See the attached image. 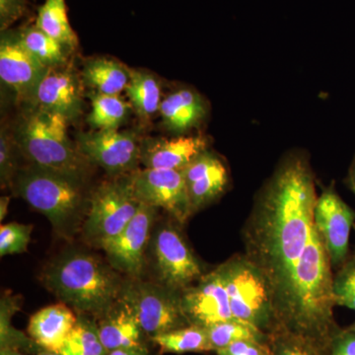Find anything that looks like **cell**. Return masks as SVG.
<instances>
[{
    "mask_svg": "<svg viewBox=\"0 0 355 355\" xmlns=\"http://www.w3.org/2000/svg\"><path fill=\"white\" fill-rule=\"evenodd\" d=\"M205 150L207 141L202 137L147 139L140 144V163L149 169L183 170Z\"/></svg>",
    "mask_w": 355,
    "mask_h": 355,
    "instance_id": "obj_17",
    "label": "cell"
},
{
    "mask_svg": "<svg viewBox=\"0 0 355 355\" xmlns=\"http://www.w3.org/2000/svg\"><path fill=\"white\" fill-rule=\"evenodd\" d=\"M78 319L64 347L62 355H106L108 354L100 338L97 320L87 315H77Z\"/></svg>",
    "mask_w": 355,
    "mask_h": 355,
    "instance_id": "obj_27",
    "label": "cell"
},
{
    "mask_svg": "<svg viewBox=\"0 0 355 355\" xmlns=\"http://www.w3.org/2000/svg\"><path fill=\"white\" fill-rule=\"evenodd\" d=\"M36 26L69 51H76L78 46V38L67 16L65 0H46L39 8Z\"/></svg>",
    "mask_w": 355,
    "mask_h": 355,
    "instance_id": "obj_23",
    "label": "cell"
},
{
    "mask_svg": "<svg viewBox=\"0 0 355 355\" xmlns=\"http://www.w3.org/2000/svg\"><path fill=\"white\" fill-rule=\"evenodd\" d=\"M151 342L158 345L161 354L212 352L207 329L193 324L154 336Z\"/></svg>",
    "mask_w": 355,
    "mask_h": 355,
    "instance_id": "obj_25",
    "label": "cell"
},
{
    "mask_svg": "<svg viewBox=\"0 0 355 355\" xmlns=\"http://www.w3.org/2000/svg\"><path fill=\"white\" fill-rule=\"evenodd\" d=\"M48 67L33 57L17 33L2 32L0 42V77L21 101L31 102Z\"/></svg>",
    "mask_w": 355,
    "mask_h": 355,
    "instance_id": "obj_14",
    "label": "cell"
},
{
    "mask_svg": "<svg viewBox=\"0 0 355 355\" xmlns=\"http://www.w3.org/2000/svg\"><path fill=\"white\" fill-rule=\"evenodd\" d=\"M83 80L93 92L119 95L130 81V69L111 58H91L83 65Z\"/></svg>",
    "mask_w": 355,
    "mask_h": 355,
    "instance_id": "obj_21",
    "label": "cell"
},
{
    "mask_svg": "<svg viewBox=\"0 0 355 355\" xmlns=\"http://www.w3.org/2000/svg\"><path fill=\"white\" fill-rule=\"evenodd\" d=\"M336 305L355 311V259L343 266L333 280Z\"/></svg>",
    "mask_w": 355,
    "mask_h": 355,
    "instance_id": "obj_33",
    "label": "cell"
},
{
    "mask_svg": "<svg viewBox=\"0 0 355 355\" xmlns=\"http://www.w3.org/2000/svg\"><path fill=\"white\" fill-rule=\"evenodd\" d=\"M120 299L132 311L150 340L154 336L190 326L182 306V291L158 282L128 277Z\"/></svg>",
    "mask_w": 355,
    "mask_h": 355,
    "instance_id": "obj_7",
    "label": "cell"
},
{
    "mask_svg": "<svg viewBox=\"0 0 355 355\" xmlns=\"http://www.w3.org/2000/svg\"><path fill=\"white\" fill-rule=\"evenodd\" d=\"M36 355H62L60 352H53V350L40 349Z\"/></svg>",
    "mask_w": 355,
    "mask_h": 355,
    "instance_id": "obj_40",
    "label": "cell"
},
{
    "mask_svg": "<svg viewBox=\"0 0 355 355\" xmlns=\"http://www.w3.org/2000/svg\"><path fill=\"white\" fill-rule=\"evenodd\" d=\"M98 330L107 352L133 349L149 354L146 338L132 311L119 298L100 319Z\"/></svg>",
    "mask_w": 355,
    "mask_h": 355,
    "instance_id": "obj_18",
    "label": "cell"
},
{
    "mask_svg": "<svg viewBox=\"0 0 355 355\" xmlns=\"http://www.w3.org/2000/svg\"><path fill=\"white\" fill-rule=\"evenodd\" d=\"M80 80L69 65L51 67L33 96V107L73 120L80 113Z\"/></svg>",
    "mask_w": 355,
    "mask_h": 355,
    "instance_id": "obj_15",
    "label": "cell"
},
{
    "mask_svg": "<svg viewBox=\"0 0 355 355\" xmlns=\"http://www.w3.org/2000/svg\"><path fill=\"white\" fill-rule=\"evenodd\" d=\"M207 331L212 352L239 340L270 343V335L259 330L253 324L237 319L212 324L207 328Z\"/></svg>",
    "mask_w": 355,
    "mask_h": 355,
    "instance_id": "obj_28",
    "label": "cell"
},
{
    "mask_svg": "<svg viewBox=\"0 0 355 355\" xmlns=\"http://www.w3.org/2000/svg\"><path fill=\"white\" fill-rule=\"evenodd\" d=\"M141 202L133 190L132 174L116 176L103 183L90 196V207L83 227L84 240L101 249L113 239L139 211Z\"/></svg>",
    "mask_w": 355,
    "mask_h": 355,
    "instance_id": "obj_6",
    "label": "cell"
},
{
    "mask_svg": "<svg viewBox=\"0 0 355 355\" xmlns=\"http://www.w3.org/2000/svg\"><path fill=\"white\" fill-rule=\"evenodd\" d=\"M12 189L49 219L60 237L69 240L83 230L90 207L84 181L31 165L19 169Z\"/></svg>",
    "mask_w": 355,
    "mask_h": 355,
    "instance_id": "obj_3",
    "label": "cell"
},
{
    "mask_svg": "<svg viewBox=\"0 0 355 355\" xmlns=\"http://www.w3.org/2000/svg\"><path fill=\"white\" fill-rule=\"evenodd\" d=\"M65 116L33 107L24 114L15 139L32 165L85 182L91 163L67 135Z\"/></svg>",
    "mask_w": 355,
    "mask_h": 355,
    "instance_id": "obj_4",
    "label": "cell"
},
{
    "mask_svg": "<svg viewBox=\"0 0 355 355\" xmlns=\"http://www.w3.org/2000/svg\"><path fill=\"white\" fill-rule=\"evenodd\" d=\"M270 355H330V349L308 336L286 329L270 335Z\"/></svg>",
    "mask_w": 355,
    "mask_h": 355,
    "instance_id": "obj_30",
    "label": "cell"
},
{
    "mask_svg": "<svg viewBox=\"0 0 355 355\" xmlns=\"http://www.w3.org/2000/svg\"><path fill=\"white\" fill-rule=\"evenodd\" d=\"M0 355H25L21 350L12 347H0Z\"/></svg>",
    "mask_w": 355,
    "mask_h": 355,
    "instance_id": "obj_39",
    "label": "cell"
},
{
    "mask_svg": "<svg viewBox=\"0 0 355 355\" xmlns=\"http://www.w3.org/2000/svg\"><path fill=\"white\" fill-rule=\"evenodd\" d=\"M43 286L77 315L100 319L120 298L125 279L108 261L72 250L55 257L41 273Z\"/></svg>",
    "mask_w": 355,
    "mask_h": 355,
    "instance_id": "obj_2",
    "label": "cell"
},
{
    "mask_svg": "<svg viewBox=\"0 0 355 355\" xmlns=\"http://www.w3.org/2000/svg\"><path fill=\"white\" fill-rule=\"evenodd\" d=\"M133 190L139 202L164 209L178 223L193 214L182 170L137 169L132 173Z\"/></svg>",
    "mask_w": 355,
    "mask_h": 355,
    "instance_id": "obj_9",
    "label": "cell"
},
{
    "mask_svg": "<svg viewBox=\"0 0 355 355\" xmlns=\"http://www.w3.org/2000/svg\"><path fill=\"white\" fill-rule=\"evenodd\" d=\"M32 225L12 223L0 227V256L26 253L31 240Z\"/></svg>",
    "mask_w": 355,
    "mask_h": 355,
    "instance_id": "obj_32",
    "label": "cell"
},
{
    "mask_svg": "<svg viewBox=\"0 0 355 355\" xmlns=\"http://www.w3.org/2000/svg\"><path fill=\"white\" fill-rule=\"evenodd\" d=\"M159 113L169 132L184 135L197 127L205 118V102L195 91L181 89L161 102Z\"/></svg>",
    "mask_w": 355,
    "mask_h": 355,
    "instance_id": "obj_20",
    "label": "cell"
},
{
    "mask_svg": "<svg viewBox=\"0 0 355 355\" xmlns=\"http://www.w3.org/2000/svg\"><path fill=\"white\" fill-rule=\"evenodd\" d=\"M106 355H149V354L133 349H114L108 352Z\"/></svg>",
    "mask_w": 355,
    "mask_h": 355,
    "instance_id": "obj_38",
    "label": "cell"
},
{
    "mask_svg": "<svg viewBox=\"0 0 355 355\" xmlns=\"http://www.w3.org/2000/svg\"><path fill=\"white\" fill-rule=\"evenodd\" d=\"M158 209L142 203L130 223L113 239L102 245L107 261L130 279H140L146 266V248Z\"/></svg>",
    "mask_w": 355,
    "mask_h": 355,
    "instance_id": "obj_11",
    "label": "cell"
},
{
    "mask_svg": "<svg viewBox=\"0 0 355 355\" xmlns=\"http://www.w3.org/2000/svg\"><path fill=\"white\" fill-rule=\"evenodd\" d=\"M149 245L159 284L183 292L205 275L200 261L176 226H160L151 235Z\"/></svg>",
    "mask_w": 355,
    "mask_h": 355,
    "instance_id": "obj_8",
    "label": "cell"
},
{
    "mask_svg": "<svg viewBox=\"0 0 355 355\" xmlns=\"http://www.w3.org/2000/svg\"><path fill=\"white\" fill-rule=\"evenodd\" d=\"M77 319L74 311L64 303L46 306L30 318L28 334L41 349L60 352Z\"/></svg>",
    "mask_w": 355,
    "mask_h": 355,
    "instance_id": "obj_19",
    "label": "cell"
},
{
    "mask_svg": "<svg viewBox=\"0 0 355 355\" xmlns=\"http://www.w3.org/2000/svg\"><path fill=\"white\" fill-rule=\"evenodd\" d=\"M354 219V210L333 189H327L317 198L313 221L328 251L331 266L343 265L347 260Z\"/></svg>",
    "mask_w": 355,
    "mask_h": 355,
    "instance_id": "obj_13",
    "label": "cell"
},
{
    "mask_svg": "<svg viewBox=\"0 0 355 355\" xmlns=\"http://www.w3.org/2000/svg\"><path fill=\"white\" fill-rule=\"evenodd\" d=\"M91 100V113L87 121L90 127L95 130H118L125 121L130 106L119 95L89 93Z\"/></svg>",
    "mask_w": 355,
    "mask_h": 355,
    "instance_id": "obj_26",
    "label": "cell"
},
{
    "mask_svg": "<svg viewBox=\"0 0 355 355\" xmlns=\"http://www.w3.org/2000/svg\"><path fill=\"white\" fill-rule=\"evenodd\" d=\"M317 198L305 158H287L261 191L243 228L244 254L270 287L279 328L291 306L294 273L310 239Z\"/></svg>",
    "mask_w": 355,
    "mask_h": 355,
    "instance_id": "obj_1",
    "label": "cell"
},
{
    "mask_svg": "<svg viewBox=\"0 0 355 355\" xmlns=\"http://www.w3.org/2000/svg\"><path fill=\"white\" fill-rule=\"evenodd\" d=\"M16 33L26 50L44 67L51 69L67 64L65 53L69 51L39 29L36 24L25 26Z\"/></svg>",
    "mask_w": 355,
    "mask_h": 355,
    "instance_id": "obj_24",
    "label": "cell"
},
{
    "mask_svg": "<svg viewBox=\"0 0 355 355\" xmlns=\"http://www.w3.org/2000/svg\"><path fill=\"white\" fill-rule=\"evenodd\" d=\"M130 105L135 113L148 121L159 113L161 105V88L157 79L141 70L130 69V81L125 87Z\"/></svg>",
    "mask_w": 355,
    "mask_h": 355,
    "instance_id": "obj_22",
    "label": "cell"
},
{
    "mask_svg": "<svg viewBox=\"0 0 355 355\" xmlns=\"http://www.w3.org/2000/svg\"><path fill=\"white\" fill-rule=\"evenodd\" d=\"M30 0H0V31L6 32L25 15Z\"/></svg>",
    "mask_w": 355,
    "mask_h": 355,
    "instance_id": "obj_34",
    "label": "cell"
},
{
    "mask_svg": "<svg viewBox=\"0 0 355 355\" xmlns=\"http://www.w3.org/2000/svg\"><path fill=\"white\" fill-rule=\"evenodd\" d=\"M10 197H1L0 198V221H3L8 212L9 203H10Z\"/></svg>",
    "mask_w": 355,
    "mask_h": 355,
    "instance_id": "obj_37",
    "label": "cell"
},
{
    "mask_svg": "<svg viewBox=\"0 0 355 355\" xmlns=\"http://www.w3.org/2000/svg\"><path fill=\"white\" fill-rule=\"evenodd\" d=\"M182 306L189 324L193 326L207 329L235 319L218 266L182 292Z\"/></svg>",
    "mask_w": 355,
    "mask_h": 355,
    "instance_id": "obj_12",
    "label": "cell"
},
{
    "mask_svg": "<svg viewBox=\"0 0 355 355\" xmlns=\"http://www.w3.org/2000/svg\"><path fill=\"white\" fill-rule=\"evenodd\" d=\"M193 214L217 200L228 184V172L220 158L203 151L182 170Z\"/></svg>",
    "mask_w": 355,
    "mask_h": 355,
    "instance_id": "obj_16",
    "label": "cell"
},
{
    "mask_svg": "<svg viewBox=\"0 0 355 355\" xmlns=\"http://www.w3.org/2000/svg\"><path fill=\"white\" fill-rule=\"evenodd\" d=\"M235 319L270 335L279 328L270 287L246 256L235 254L218 266Z\"/></svg>",
    "mask_w": 355,
    "mask_h": 355,
    "instance_id": "obj_5",
    "label": "cell"
},
{
    "mask_svg": "<svg viewBox=\"0 0 355 355\" xmlns=\"http://www.w3.org/2000/svg\"><path fill=\"white\" fill-rule=\"evenodd\" d=\"M330 355H355V331H338L331 340Z\"/></svg>",
    "mask_w": 355,
    "mask_h": 355,
    "instance_id": "obj_36",
    "label": "cell"
},
{
    "mask_svg": "<svg viewBox=\"0 0 355 355\" xmlns=\"http://www.w3.org/2000/svg\"><path fill=\"white\" fill-rule=\"evenodd\" d=\"M19 150L15 135L6 128L0 132V184L1 189L12 188L14 179L19 171L17 153Z\"/></svg>",
    "mask_w": 355,
    "mask_h": 355,
    "instance_id": "obj_31",
    "label": "cell"
},
{
    "mask_svg": "<svg viewBox=\"0 0 355 355\" xmlns=\"http://www.w3.org/2000/svg\"><path fill=\"white\" fill-rule=\"evenodd\" d=\"M350 184H352V191L355 193V164L352 167V171L350 173Z\"/></svg>",
    "mask_w": 355,
    "mask_h": 355,
    "instance_id": "obj_41",
    "label": "cell"
},
{
    "mask_svg": "<svg viewBox=\"0 0 355 355\" xmlns=\"http://www.w3.org/2000/svg\"><path fill=\"white\" fill-rule=\"evenodd\" d=\"M76 140L79 153L112 176L132 174L139 169L141 142L132 132L96 130L80 133Z\"/></svg>",
    "mask_w": 355,
    "mask_h": 355,
    "instance_id": "obj_10",
    "label": "cell"
},
{
    "mask_svg": "<svg viewBox=\"0 0 355 355\" xmlns=\"http://www.w3.org/2000/svg\"><path fill=\"white\" fill-rule=\"evenodd\" d=\"M214 352L216 355H270L268 343L254 340H239Z\"/></svg>",
    "mask_w": 355,
    "mask_h": 355,
    "instance_id": "obj_35",
    "label": "cell"
},
{
    "mask_svg": "<svg viewBox=\"0 0 355 355\" xmlns=\"http://www.w3.org/2000/svg\"><path fill=\"white\" fill-rule=\"evenodd\" d=\"M21 296L6 293L0 301V347L38 352L41 347L24 334L16 330L11 324L13 315L21 310Z\"/></svg>",
    "mask_w": 355,
    "mask_h": 355,
    "instance_id": "obj_29",
    "label": "cell"
},
{
    "mask_svg": "<svg viewBox=\"0 0 355 355\" xmlns=\"http://www.w3.org/2000/svg\"><path fill=\"white\" fill-rule=\"evenodd\" d=\"M352 329H354V330L355 331V324H354V327H352Z\"/></svg>",
    "mask_w": 355,
    "mask_h": 355,
    "instance_id": "obj_42",
    "label": "cell"
}]
</instances>
